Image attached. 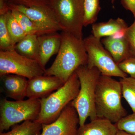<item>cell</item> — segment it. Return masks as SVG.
<instances>
[{
  "label": "cell",
  "instance_id": "6da1fadb",
  "mask_svg": "<svg viewBox=\"0 0 135 135\" xmlns=\"http://www.w3.org/2000/svg\"><path fill=\"white\" fill-rule=\"evenodd\" d=\"M60 49L55 61L44 75L58 77L65 83L76 70L87 65L88 54L83 40L62 32Z\"/></svg>",
  "mask_w": 135,
  "mask_h": 135
},
{
  "label": "cell",
  "instance_id": "7a4b0ae2",
  "mask_svg": "<svg viewBox=\"0 0 135 135\" xmlns=\"http://www.w3.org/2000/svg\"><path fill=\"white\" fill-rule=\"evenodd\" d=\"M122 95L120 81L101 74L97 83L95 97L98 118L116 123L127 115V112L122 104Z\"/></svg>",
  "mask_w": 135,
  "mask_h": 135
},
{
  "label": "cell",
  "instance_id": "3957f363",
  "mask_svg": "<svg viewBox=\"0 0 135 135\" xmlns=\"http://www.w3.org/2000/svg\"><path fill=\"white\" fill-rule=\"evenodd\" d=\"M75 72L79 80L80 88L77 97L70 104L78 112L81 127L88 118L91 121L98 118L95 97L97 83L101 73L96 68H89L87 65L80 66Z\"/></svg>",
  "mask_w": 135,
  "mask_h": 135
},
{
  "label": "cell",
  "instance_id": "277c9868",
  "mask_svg": "<svg viewBox=\"0 0 135 135\" xmlns=\"http://www.w3.org/2000/svg\"><path fill=\"white\" fill-rule=\"evenodd\" d=\"M80 88L79 80L75 72L56 92L40 99V112L35 121L47 124L55 120L63 109L75 99Z\"/></svg>",
  "mask_w": 135,
  "mask_h": 135
},
{
  "label": "cell",
  "instance_id": "5b68a950",
  "mask_svg": "<svg viewBox=\"0 0 135 135\" xmlns=\"http://www.w3.org/2000/svg\"><path fill=\"white\" fill-rule=\"evenodd\" d=\"M84 0H51L49 6L61 31L83 40Z\"/></svg>",
  "mask_w": 135,
  "mask_h": 135
},
{
  "label": "cell",
  "instance_id": "8992f818",
  "mask_svg": "<svg viewBox=\"0 0 135 135\" xmlns=\"http://www.w3.org/2000/svg\"><path fill=\"white\" fill-rule=\"evenodd\" d=\"M41 110L40 99L11 101L6 98L0 102V132L8 130L22 122L35 121Z\"/></svg>",
  "mask_w": 135,
  "mask_h": 135
},
{
  "label": "cell",
  "instance_id": "52a82bcc",
  "mask_svg": "<svg viewBox=\"0 0 135 135\" xmlns=\"http://www.w3.org/2000/svg\"><path fill=\"white\" fill-rule=\"evenodd\" d=\"M83 41L88 54V67L96 68L102 75L120 78L128 77L105 48L101 39L91 35L83 39Z\"/></svg>",
  "mask_w": 135,
  "mask_h": 135
},
{
  "label": "cell",
  "instance_id": "ba28073f",
  "mask_svg": "<svg viewBox=\"0 0 135 135\" xmlns=\"http://www.w3.org/2000/svg\"><path fill=\"white\" fill-rule=\"evenodd\" d=\"M45 70L38 60L22 56L15 49L0 51V76L16 74L30 79L44 75Z\"/></svg>",
  "mask_w": 135,
  "mask_h": 135
},
{
  "label": "cell",
  "instance_id": "9c48e42d",
  "mask_svg": "<svg viewBox=\"0 0 135 135\" xmlns=\"http://www.w3.org/2000/svg\"><path fill=\"white\" fill-rule=\"evenodd\" d=\"M41 135H76L79 118L76 109L70 103L52 123L43 124Z\"/></svg>",
  "mask_w": 135,
  "mask_h": 135
},
{
  "label": "cell",
  "instance_id": "30bf717a",
  "mask_svg": "<svg viewBox=\"0 0 135 135\" xmlns=\"http://www.w3.org/2000/svg\"><path fill=\"white\" fill-rule=\"evenodd\" d=\"M8 5L9 7L24 13L48 33L61 31L54 13L49 5L27 7L19 5Z\"/></svg>",
  "mask_w": 135,
  "mask_h": 135
},
{
  "label": "cell",
  "instance_id": "8fae6325",
  "mask_svg": "<svg viewBox=\"0 0 135 135\" xmlns=\"http://www.w3.org/2000/svg\"><path fill=\"white\" fill-rule=\"evenodd\" d=\"M65 83L55 76H36L28 80L26 97L28 98H44L60 88Z\"/></svg>",
  "mask_w": 135,
  "mask_h": 135
},
{
  "label": "cell",
  "instance_id": "7c38bea8",
  "mask_svg": "<svg viewBox=\"0 0 135 135\" xmlns=\"http://www.w3.org/2000/svg\"><path fill=\"white\" fill-rule=\"evenodd\" d=\"M0 77L2 90L7 97L16 101L23 100L26 97L28 80L26 78L13 74Z\"/></svg>",
  "mask_w": 135,
  "mask_h": 135
},
{
  "label": "cell",
  "instance_id": "4fadbf2b",
  "mask_svg": "<svg viewBox=\"0 0 135 135\" xmlns=\"http://www.w3.org/2000/svg\"><path fill=\"white\" fill-rule=\"evenodd\" d=\"M39 41V61L45 68L51 57L57 54L61 44V34L57 32L38 36Z\"/></svg>",
  "mask_w": 135,
  "mask_h": 135
},
{
  "label": "cell",
  "instance_id": "5bb4252c",
  "mask_svg": "<svg viewBox=\"0 0 135 135\" xmlns=\"http://www.w3.org/2000/svg\"><path fill=\"white\" fill-rule=\"evenodd\" d=\"M118 130L115 123L98 118L80 127L76 135H117Z\"/></svg>",
  "mask_w": 135,
  "mask_h": 135
},
{
  "label": "cell",
  "instance_id": "9a60e30c",
  "mask_svg": "<svg viewBox=\"0 0 135 135\" xmlns=\"http://www.w3.org/2000/svg\"><path fill=\"white\" fill-rule=\"evenodd\" d=\"M101 42L117 64L132 56L128 42L125 37L115 39L108 36L102 39Z\"/></svg>",
  "mask_w": 135,
  "mask_h": 135
},
{
  "label": "cell",
  "instance_id": "2e32d148",
  "mask_svg": "<svg viewBox=\"0 0 135 135\" xmlns=\"http://www.w3.org/2000/svg\"><path fill=\"white\" fill-rule=\"evenodd\" d=\"M127 23L122 18H111L107 22L94 23L92 25V35L101 39L103 37L110 36L117 31L127 28Z\"/></svg>",
  "mask_w": 135,
  "mask_h": 135
},
{
  "label": "cell",
  "instance_id": "e0dca14e",
  "mask_svg": "<svg viewBox=\"0 0 135 135\" xmlns=\"http://www.w3.org/2000/svg\"><path fill=\"white\" fill-rule=\"evenodd\" d=\"M14 49L20 55L39 62L38 35H27L15 45Z\"/></svg>",
  "mask_w": 135,
  "mask_h": 135
},
{
  "label": "cell",
  "instance_id": "ac0fdd59",
  "mask_svg": "<svg viewBox=\"0 0 135 135\" xmlns=\"http://www.w3.org/2000/svg\"><path fill=\"white\" fill-rule=\"evenodd\" d=\"M42 125L35 121L26 120L12 127L8 132H0V135H41Z\"/></svg>",
  "mask_w": 135,
  "mask_h": 135
},
{
  "label": "cell",
  "instance_id": "d6986e66",
  "mask_svg": "<svg viewBox=\"0 0 135 135\" xmlns=\"http://www.w3.org/2000/svg\"><path fill=\"white\" fill-rule=\"evenodd\" d=\"M9 8L12 15L26 35H36L39 36L49 34L40 28L24 13L15 9Z\"/></svg>",
  "mask_w": 135,
  "mask_h": 135
},
{
  "label": "cell",
  "instance_id": "ffe728a7",
  "mask_svg": "<svg viewBox=\"0 0 135 135\" xmlns=\"http://www.w3.org/2000/svg\"><path fill=\"white\" fill-rule=\"evenodd\" d=\"M5 17L7 27L12 40V44L15 47V45L27 35L10 10L5 15Z\"/></svg>",
  "mask_w": 135,
  "mask_h": 135
},
{
  "label": "cell",
  "instance_id": "44dd1931",
  "mask_svg": "<svg viewBox=\"0 0 135 135\" xmlns=\"http://www.w3.org/2000/svg\"><path fill=\"white\" fill-rule=\"evenodd\" d=\"M122 96L133 113H135V79L129 77L120 78Z\"/></svg>",
  "mask_w": 135,
  "mask_h": 135
},
{
  "label": "cell",
  "instance_id": "7402d4cb",
  "mask_svg": "<svg viewBox=\"0 0 135 135\" xmlns=\"http://www.w3.org/2000/svg\"><path fill=\"white\" fill-rule=\"evenodd\" d=\"M84 26L93 24L96 21L101 9L100 0H84Z\"/></svg>",
  "mask_w": 135,
  "mask_h": 135
},
{
  "label": "cell",
  "instance_id": "603a6c76",
  "mask_svg": "<svg viewBox=\"0 0 135 135\" xmlns=\"http://www.w3.org/2000/svg\"><path fill=\"white\" fill-rule=\"evenodd\" d=\"M0 49L3 51L14 49L6 24L5 15H0Z\"/></svg>",
  "mask_w": 135,
  "mask_h": 135
},
{
  "label": "cell",
  "instance_id": "cb8c5ba5",
  "mask_svg": "<svg viewBox=\"0 0 135 135\" xmlns=\"http://www.w3.org/2000/svg\"><path fill=\"white\" fill-rule=\"evenodd\" d=\"M115 124L118 130L135 135V113L127 115Z\"/></svg>",
  "mask_w": 135,
  "mask_h": 135
},
{
  "label": "cell",
  "instance_id": "d4e9b609",
  "mask_svg": "<svg viewBox=\"0 0 135 135\" xmlns=\"http://www.w3.org/2000/svg\"><path fill=\"white\" fill-rule=\"evenodd\" d=\"M51 0H7L8 4L31 7L49 5Z\"/></svg>",
  "mask_w": 135,
  "mask_h": 135
},
{
  "label": "cell",
  "instance_id": "484cf974",
  "mask_svg": "<svg viewBox=\"0 0 135 135\" xmlns=\"http://www.w3.org/2000/svg\"><path fill=\"white\" fill-rule=\"evenodd\" d=\"M118 65L122 71L135 79V57L131 56L118 64Z\"/></svg>",
  "mask_w": 135,
  "mask_h": 135
},
{
  "label": "cell",
  "instance_id": "4316f807",
  "mask_svg": "<svg viewBox=\"0 0 135 135\" xmlns=\"http://www.w3.org/2000/svg\"><path fill=\"white\" fill-rule=\"evenodd\" d=\"M125 38L128 42L131 55L135 57V19L133 23L127 28Z\"/></svg>",
  "mask_w": 135,
  "mask_h": 135
},
{
  "label": "cell",
  "instance_id": "83f0119b",
  "mask_svg": "<svg viewBox=\"0 0 135 135\" xmlns=\"http://www.w3.org/2000/svg\"><path fill=\"white\" fill-rule=\"evenodd\" d=\"M123 8L133 13L135 19V0H120Z\"/></svg>",
  "mask_w": 135,
  "mask_h": 135
},
{
  "label": "cell",
  "instance_id": "f1b7e54d",
  "mask_svg": "<svg viewBox=\"0 0 135 135\" xmlns=\"http://www.w3.org/2000/svg\"><path fill=\"white\" fill-rule=\"evenodd\" d=\"M10 11L9 7L6 0H0V15H5Z\"/></svg>",
  "mask_w": 135,
  "mask_h": 135
},
{
  "label": "cell",
  "instance_id": "f546056e",
  "mask_svg": "<svg viewBox=\"0 0 135 135\" xmlns=\"http://www.w3.org/2000/svg\"><path fill=\"white\" fill-rule=\"evenodd\" d=\"M127 28L120 29L117 31L110 36L111 37L115 39H121L125 38Z\"/></svg>",
  "mask_w": 135,
  "mask_h": 135
},
{
  "label": "cell",
  "instance_id": "4dcf8cb0",
  "mask_svg": "<svg viewBox=\"0 0 135 135\" xmlns=\"http://www.w3.org/2000/svg\"><path fill=\"white\" fill-rule=\"evenodd\" d=\"M117 135H131L123 131L118 130Z\"/></svg>",
  "mask_w": 135,
  "mask_h": 135
},
{
  "label": "cell",
  "instance_id": "1f68e13d",
  "mask_svg": "<svg viewBox=\"0 0 135 135\" xmlns=\"http://www.w3.org/2000/svg\"><path fill=\"white\" fill-rule=\"evenodd\" d=\"M110 1L111 3H112L113 5L114 4V2H115V0H110Z\"/></svg>",
  "mask_w": 135,
  "mask_h": 135
},
{
  "label": "cell",
  "instance_id": "d6a6232c",
  "mask_svg": "<svg viewBox=\"0 0 135 135\" xmlns=\"http://www.w3.org/2000/svg\"><path fill=\"white\" fill-rule=\"evenodd\" d=\"M6 1H7V0H6Z\"/></svg>",
  "mask_w": 135,
  "mask_h": 135
}]
</instances>
